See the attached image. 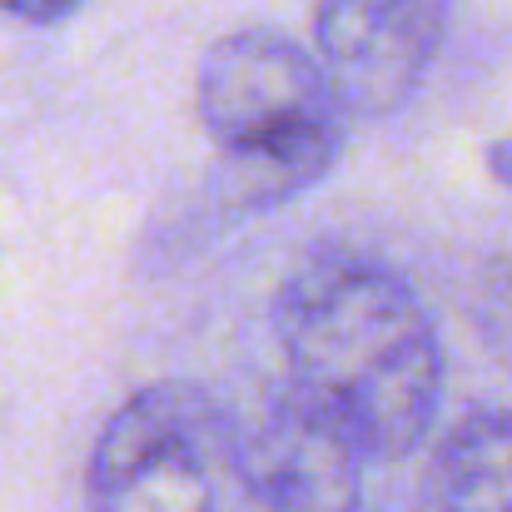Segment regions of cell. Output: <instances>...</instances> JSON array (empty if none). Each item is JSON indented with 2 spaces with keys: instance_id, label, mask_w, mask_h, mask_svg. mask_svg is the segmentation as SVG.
Segmentation results:
<instances>
[{
  "instance_id": "52a82bcc",
  "label": "cell",
  "mask_w": 512,
  "mask_h": 512,
  "mask_svg": "<svg viewBox=\"0 0 512 512\" xmlns=\"http://www.w3.org/2000/svg\"><path fill=\"white\" fill-rule=\"evenodd\" d=\"M423 512H512V413L478 408L438 443Z\"/></svg>"
},
{
  "instance_id": "30bf717a",
  "label": "cell",
  "mask_w": 512,
  "mask_h": 512,
  "mask_svg": "<svg viewBox=\"0 0 512 512\" xmlns=\"http://www.w3.org/2000/svg\"><path fill=\"white\" fill-rule=\"evenodd\" d=\"M488 170L498 184H508L512 189V135L508 140H498V145H488Z\"/></svg>"
},
{
  "instance_id": "9c48e42d",
  "label": "cell",
  "mask_w": 512,
  "mask_h": 512,
  "mask_svg": "<svg viewBox=\"0 0 512 512\" xmlns=\"http://www.w3.org/2000/svg\"><path fill=\"white\" fill-rule=\"evenodd\" d=\"M80 5L85 0H0V10L25 20V25H60V20L80 15Z\"/></svg>"
},
{
  "instance_id": "6da1fadb",
  "label": "cell",
  "mask_w": 512,
  "mask_h": 512,
  "mask_svg": "<svg viewBox=\"0 0 512 512\" xmlns=\"http://www.w3.org/2000/svg\"><path fill=\"white\" fill-rule=\"evenodd\" d=\"M289 383L358 433L368 458H408L438 423L443 339L418 289L353 249L309 254L274 294Z\"/></svg>"
},
{
  "instance_id": "7a4b0ae2",
  "label": "cell",
  "mask_w": 512,
  "mask_h": 512,
  "mask_svg": "<svg viewBox=\"0 0 512 512\" xmlns=\"http://www.w3.org/2000/svg\"><path fill=\"white\" fill-rule=\"evenodd\" d=\"M219 463H234L224 408L204 388L150 383L105 418L90 448V512H219Z\"/></svg>"
},
{
  "instance_id": "8992f818",
  "label": "cell",
  "mask_w": 512,
  "mask_h": 512,
  "mask_svg": "<svg viewBox=\"0 0 512 512\" xmlns=\"http://www.w3.org/2000/svg\"><path fill=\"white\" fill-rule=\"evenodd\" d=\"M339 155H343V120L304 125V130L229 150L219 174H214V204L224 214L279 209V204L299 199L304 189H314L324 174L339 165Z\"/></svg>"
},
{
  "instance_id": "3957f363",
  "label": "cell",
  "mask_w": 512,
  "mask_h": 512,
  "mask_svg": "<svg viewBox=\"0 0 512 512\" xmlns=\"http://www.w3.org/2000/svg\"><path fill=\"white\" fill-rule=\"evenodd\" d=\"M343 115L319 55L269 25L219 35L194 75V120L224 155Z\"/></svg>"
},
{
  "instance_id": "277c9868",
  "label": "cell",
  "mask_w": 512,
  "mask_h": 512,
  "mask_svg": "<svg viewBox=\"0 0 512 512\" xmlns=\"http://www.w3.org/2000/svg\"><path fill=\"white\" fill-rule=\"evenodd\" d=\"M363 458L358 433L299 383L274 388L234 428V473L264 512H358Z\"/></svg>"
},
{
  "instance_id": "5b68a950",
  "label": "cell",
  "mask_w": 512,
  "mask_h": 512,
  "mask_svg": "<svg viewBox=\"0 0 512 512\" xmlns=\"http://www.w3.org/2000/svg\"><path fill=\"white\" fill-rule=\"evenodd\" d=\"M453 0H319L314 55L358 120L398 115L448 40Z\"/></svg>"
},
{
  "instance_id": "ba28073f",
  "label": "cell",
  "mask_w": 512,
  "mask_h": 512,
  "mask_svg": "<svg viewBox=\"0 0 512 512\" xmlns=\"http://www.w3.org/2000/svg\"><path fill=\"white\" fill-rule=\"evenodd\" d=\"M468 324L478 343L493 353V363L512 378V249L493 254L468 289Z\"/></svg>"
}]
</instances>
